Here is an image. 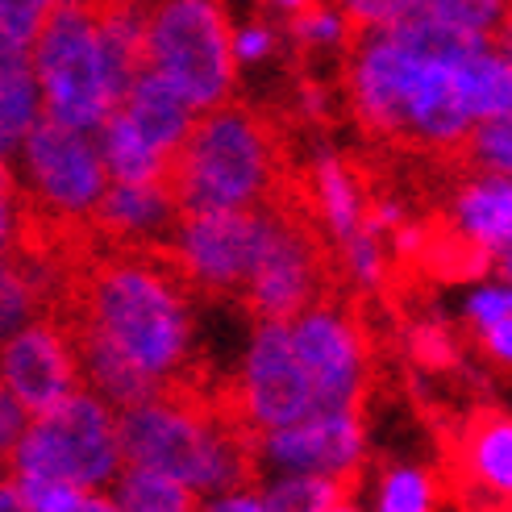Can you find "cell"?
Returning <instances> with one entry per match:
<instances>
[{
  "label": "cell",
  "instance_id": "cell-29",
  "mask_svg": "<svg viewBox=\"0 0 512 512\" xmlns=\"http://www.w3.org/2000/svg\"><path fill=\"white\" fill-rule=\"evenodd\" d=\"M25 421H30V413L9 396V388L0 383V475H5V463H9V450L17 442V433L25 429Z\"/></svg>",
  "mask_w": 512,
  "mask_h": 512
},
{
  "label": "cell",
  "instance_id": "cell-28",
  "mask_svg": "<svg viewBox=\"0 0 512 512\" xmlns=\"http://www.w3.org/2000/svg\"><path fill=\"white\" fill-rule=\"evenodd\" d=\"M500 317H512V284H504V288H483V292L471 296V304H467V325H471V329L492 325V321H500Z\"/></svg>",
  "mask_w": 512,
  "mask_h": 512
},
{
  "label": "cell",
  "instance_id": "cell-19",
  "mask_svg": "<svg viewBox=\"0 0 512 512\" xmlns=\"http://www.w3.org/2000/svg\"><path fill=\"white\" fill-rule=\"evenodd\" d=\"M100 146V159H105L109 179H121V184H159L163 179V155L155 146H146L142 134L130 125L117 105L109 109V117L100 121V130L92 134Z\"/></svg>",
  "mask_w": 512,
  "mask_h": 512
},
{
  "label": "cell",
  "instance_id": "cell-14",
  "mask_svg": "<svg viewBox=\"0 0 512 512\" xmlns=\"http://www.w3.org/2000/svg\"><path fill=\"white\" fill-rule=\"evenodd\" d=\"M442 213L463 234L500 259L512 250V179L508 175H450V196Z\"/></svg>",
  "mask_w": 512,
  "mask_h": 512
},
{
  "label": "cell",
  "instance_id": "cell-26",
  "mask_svg": "<svg viewBox=\"0 0 512 512\" xmlns=\"http://www.w3.org/2000/svg\"><path fill=\"white\" fill-rule=\"evenodd\" d=\"M279 42H284V30L271 21H250L242 30H234V59L238 63H263L271 55H279Z\"/></svg>",
  "mask_w": 512,
  "mask_h": 512
},
{
  "label": "cell",
  "instance_id": "cell-31",
  "mask_svg": "<svg viewBox=\"0 0 512 512\" xmlns=\"http://www.w3.org/2000/svg\"><path fill=\"white\" fill-rule=\"evenodd\" d=\"M496 263H500V271L508 275V284H512V250H504V254H500V259H496Z\"/></svg>",
  "mask_w": 512,
  "mask_h": 512
},
{
  "label": "cell",
  "instance_id": "cell-30",
  "mask_svg": "<svg viewBox=\"0 0 512 512\" xmlns=\"http://www.w3.org/2000/svg\"><path fill=\"white\" fill-rule=\"evenodd\" d=\"M9 204H13V167L0 155V250L9 246Z\"/></svg>",
  "mask_w": 512,
  "mask_h": 512
},
{
  "label": "cell",
  "instance_id": "cell-15",
  "mask_svg": "<svg viewBox=\"0 0 512 512\" xmlns=\"http://www.w3.org/2000/svg\"><path fill=\"white\" fill-rule=\"evenodd\" d=\"M117 109L130 117V125L142 134V142L155 146L163 159L179 146V138H184L188 125L196 121V109L188 105V96L179 92L167 75H159L155 67H142L134 75V84H130V92H125V100Z\"/></svg>",
  "mask_w": 512,
  "mask_h": 512
},
{
  "label": "cell",
  "instance_id": "cell-5",
  "mask_svg": "<svg viewBox=\"0 0 512 512\" xmlns=\"http://www.w3.org/2000/svg\"><path fill=\"white\" fill-rule=\"evenodd\" d=\"M30 59L42 92V113L71 125V130L96 134L113 100L88 0H55L38 38L30 42Z\"/></svg>",
  "mask_w": 512,
  "mask_h": 512
},
{
  "label": "cell",
  "instance_id": "cell-6",
  "mask_svg": "<svg viewBox=\"0 0 512 512\" xmlns=\"http://www.w3.org/2000/svg\"><path fill=\"white\" fill-rule=\"evenodd\" d=\"M292 346L313 388L317 413L367 408L371 396V338L363 309L350 296V279L325 288L309 309L288 321Z\"/></svg>",
  "mask_w": 512,
  "mask_h": 512
},
{
  "label": "cell",
  "instance_id": "cell-10",
  "mask_svg": "<svg viewBox=\"0 0 512 512\" xmlns=\"http://www.w3.org/2000/svg\"><path fill=\"white\" fill-rule=\"evenodd\" d=\"M442 492L463 508H512V413L479 404L442 438Z\"/></svg>",
  "mask_w": 512,
  "mask_h": 512
},
{
  "label": "cell",
  "instance_id": "cell-17",
  "mask_svg": "<svg viewBox=\"0 0 512 512\" xmlns=\"http://www.w3.org/2000/svg\"><path fill=\"white\" fill-rule=\"evenodd\" d=\"M450 75H454L458 100H463L471 121L512 113V63L492 42H483L467 50L458 63H450Z\"/></svg>",
  "mask_w": 512,
  "mask_h": 512
},
{
  "label": "cell",
  "instance_id": "cell-21",
  "mask_svg": "<svg viewBox=\"0 0 512 512\" xmlns=\"http://www.w3.org/2000/svg\"><path fill=\"white\" fill-rule=\"evenodd\" d=\"M446 500L442 475L421 471V467H392L383 471L375 488V508L379 512H429Z\"/></svg>",
  "mask_w": 512,
  "mask_h": 512
},
{
  "label": "cell",
  "instance_id": "cell-3",
  "mask_svg": "<svg viewBox=\"0 0 512 512\" xmlns=\"http://www.w3.org/2000/svg\"><path fill=\"white\" fill-rule=\"evenodd\" d=\"M121 467L117 413L96 392L80 388L25 421L9 450L5 475H42L75 483L84 492H109Z\"/></svg>",
  "mask_w": 512,
  "mask_h": 512
},
{
  "label": "cell",
  "instance_id": "cell-2",
  "mask_svg": "<svg viewBox=\"0 0 512 512\" xmlns=\"http://www.w3.org/2000/svg\"><path fill=\"white\" fill-rule=\"evenodd\" d=\"M288 175L292 167L279 117L229 96L196 113L188 134L163 159L159 184L179 204V213H204L267 204Z\"/></svg>",
  "mask_w": 512,
  "mask_h": 512
},
{
  "label": "cell",
  "instance_id": "cell-8",
  "mask_svg": "<svg viewBox=\"0 0 512 512\" xmlns=\"http://www.w3.org/2000/svg\"><path fill=\"white\" fill-rule=\"evenodd\" d=\"M9 167H17L13 184L25 196H34L42 209L63 217H88L100 192L109 188V171L92 134L71 130L46 113L21 138Z\"/></svg>",
  "mask_w": 512,
  "mask_h": 512
},
{
  "label": "cell",
  "instance_id": "cell-18",
  "mask_svg": "<svg viewBox=\"0 0 512 512\" xmlns=\"http://www.w3.org/2000/svg\"><path fill=\"white\" fill-rule=\"evenodd\" d=\"M363 467L334 475H284L275 488H263L267 512H338L358 500Z\"/></svg>",
  "mask_w": 512,
  "mask_h": 512
},
{
  "label": "cell",
  "instance_id": "cell-20",
  "mask_svg": "<svg viewBox=\"0 0 512 512\" xmlns=\"http://www.w3.org/2000/svg\"><path fill=\"white\" fill-rule=\"evenodd\" d=\"M113 508H125V512H192V508H204V500L179 483L175 475L167 471H155V467H138V463H125L113 479Z\"/></svg>",
  "mask_w": 512,
  "mask_h": 512
},
{
  "label": "cell",
  "instance_id": "cell-25",
  "mask_svg": "<svg viewBox=\"0 0 512 512\" xmlns=\"http://www.w3.org/2000/svg\"><path fill=\"white\" fill-rule=\"evenodd\" d=\"M408 350H413L421 367H433V371H446L458 363V346L450 338V329H442V325H413Z\"/></svg>",
  "mask_w": 512,
  "mask_h": 512
},
{
  "label": "cell",
  "instance_id": "cell-7",
  "mask_svg": "<svg viewBox=\"0 0 512 512\" xmlns=\"http://www.w3.org/2000/svg\"><path fill=\"white\" fill-rule=\"evenodd\" d=\"M263 238H267V204H254V209L179 213L167 246L196 296L242 300L250 271L259 263Z\"/></svg>",
  "mask_w": 512,
  "mask_h": 512
},
{
  "label": "cell",
  "instance_id": "cell-27",
  "mask_svg": "<svg viewBox=\"0 0 512 512\" xmlns=\"http://www.w3.org/2000/svg\"><path fill=\"white\" fill-rule=\"evenodd\" d=\"M471 338H475V346H479L483 358H492L496 367L512 371V317H500L492 325L471 329Z\"/></svg>",
  "mask_w": 512,
  "mask_h": 512
},
{
  "label": "cell",
  "instance_id": "cell-23",
  "mask_svg": "<svg viewBox=\"0 0 512 512\" xmlns=\"http://www.w3.org/2000/svg\"><path fill=\"white\" fill-rule=\"evenodd\" d=\"M421 5L442 17L458 30H471L479 38H488L496 30V17H500V0H421Z\"/></svg>",
  "mask_w": 512,
  "mask_h": 512
},
{
  "label": "cell",
  "instance_id": "cell-16",
  "mask_svg": "<svg viewBox=\"0 0 512 512\" xmlns=\"http://www.w3.org/2000/svg\"><path fill=\"white\" fill-rule=\"evenodd\" d=\"M38 117H42V92L30 46L0 34V155H5V163L17 155L21 138L30 134Z\"/></svg>",
  "mask_w": 512,
  "mask_h": 512
},
{
  "label": "cell",
  "instance_id": "cell-1",
  "mask_svg": "<svg viewBox=\"0 0 512 512\" xmlns=\"http://www.w3.org/2000/svg\"><path fill=\"white\" fill-rule=\"evenodd\" d=\"M155 379H204L192 334V284L171 246H96L63 292Z\"/></svg>",
  "mask_w": 512,
  "mask_h": 512
},
{
  "label": "cell",
  "instance_id": "cell-22",
  "mask_svg": "<svg viewBox=\"0 0 512 512\" xmlns=\"http://www.w3.org/2000/svg\"><path fill=\"white\" fill-rule=\"evenodd\" d=\"M334 5L346 17V38H350L358 30H383V25H396L400 17L421 9V0H334Z\"/></svg>",
  "mask_w": 512,
  "mask_h": 512
},
{
  "label": "cell",
  "instance_id": "cell-9",
  "mask_svg": "<svg viewBox=\"0 0 512 512\" xmlns=\"http://www.w3.org/2000/svg\"><path fill=\"white\" fill-rule=\"evenodd\" d=\"M229 392L254 433L292 425L304 413H313V388L296 358L288 321H254L246 367L238 379H229Z\"/></svg>",
  "mask_w": 512,
  "mask_h": 512
},
{
  "label": "cell",
  "instance_id": "cell-13",
  "mask_svg": "<svg viewBox=\"0 0 512 512\" xmlns=\"http://www.w3.org/2000/svg\"><path fill=\"white\" fill-rule=\"evenodd\" d=\"M100 246H163L175 234L179 204L167 196L163 184H121L109 179V188L88 213Z\"/></svg>",
  "mask_w": 512,
  "mask_h": 512
},
{
  "label": "cell",
  "instance_id": "cell-11",
  "mask_svg": "<svg viewBox=\"0 0 512 512\" xmlns=\"http://www.w3.org/2000/svg\"><path fill=\"white\" fill-rule=\"evenodd\" d=\"M259 471L279 475H334L363 467L367 458V408L342 413H304L292 425L259 433Z\"/></svg>",
  "mask_w": 512,
  "mask_h": 512
},
{
  "label": "cell",
  "instance_id": "cell-24",
  "mask_svg": "<svg viewBox=\"0 0 512 512\" xmlns=\"http://www.w3.org/2000/svg\"><path fill=\"white\" fill-rule=\"evenodd\" d=\"M50 9H55V0H0V34L30 46Z\"/></svg>",
  "mask_w": 512,
  "mask_h": 512
},
{
  "label": "cell",
  "instance_id": "cell-12",
  "mask_svg": "<svg viewBox=\"0 0 512 512\" xmlns=\"http://www.w3.org/2000/svg\"><path fill=\"white\" fill-rule=\"evenodd\" d=\"M0 383L30 417L46 413V408H55L59 400L84 388L75 354L50 313L25 321L9 338H0Z\"/></svg>",
  "mask_w": 512,
  "mask_h": 512
},
{
  "label": "cell",
  "instance_id": "cell-4",
  "mask_svg": "<svg viewBox=\"0 0 512 512\" xmlns=\"http://www.w3.org/2000/svg\"><path fill=\"white\" fill-rule=\"evenodd\" d=\"M146 67L188 96V105L213 109L238 88L234 25L221 0H150L146 9Z\"/></svg>",
  "mask_w": 512,
  "mask_h": 512
}]
</instances>
